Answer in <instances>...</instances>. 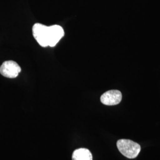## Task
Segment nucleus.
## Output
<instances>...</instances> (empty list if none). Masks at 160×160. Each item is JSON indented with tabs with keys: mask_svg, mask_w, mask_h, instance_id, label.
I'll use <instances>...</instances> for the list:
<instances>
[{
	"mask_svg": "<svg viewBox=\"0 0 160 160\" xmlns=\"http://www.w3.org/2000/svg\"><path fill=\"white\" fill-rule=\"evenodd\" d=\"M117 147L122 154L129 159L137 158L141 149L139 144L125 139L117 141Z\"/></svg>",
	"mask_w": 160,
	"mask_h": 160,
	"instance_id": "f257e3e1",
	"label": "nucleus"
},
{
	"mask_svg": "<svg viewBox=\"0 0 160 160\" xmlns=\"http://www.w3.org/2000/svg\"><path fill=\"white\" fill-rule=\"evenodd\" d=\"M48 28L49 26H46L40 23L34 24L32 28L34 39L42 47L49 46Z\"/></svg>",
	"mask_w": 160,
	"mask_h": 160,
	"instance_id": "f03ea898",
	"label": "nucleus"
},
{
	"mask_svg": "<svg viewBox=\"0 0 160 160\" xmlns=\"http://www.w3.org/2000/svg\"><path fill=\"white\" fill-rule=\"evenodd\" d=\"M21 70V67L18 64L13 61H5L0 67L1 74L9 78H16Z\"/></svg>",
	"mask_w": 160,
	"mask_h": 160,
	"instance_id": "7ed1b4c3",
	"label": "nucleus"
},
{
	"mask_svg": "<svg viewBox=\"0 0 160 160\" xmlns=\"http://www.w3.org/2000/svg\"><path fill=\"white\" fill-rule=\"evenodd\" d=\"M122 98L120 91L112 90L105 92L100 97V101L104 105L114 106L119 104Z\"/></svg>",
	"mask_w": 160,
	"mask_h": 160,
	"instance_id": "20e7f679",
	"label": "nucleus"
},
{
	"mask_svg": "<svg viewBox=\"0 0 160 160\" xmlns=\"http://www.w3.org/2000/svg\"><path fill=\"white\" fill-rule=\"evenodd\" d=\"M63 28L59 25H52L49 26L48 36H49V46L54 47L64 36Z\"/></svg>",
	"mask_w": 160,
	"mask_h": 160,
	"instance_id": "39448f33",
	"label": "nucleus"
},
{
	"mask_svg": "<svg viewBox=\"0 0 160 160\" xmlns=\"http://www.w3.org/2000/svg\"><path fill=\"white\" fill-rule=\"evenodd\" d=\"M72 160H92L91 152L86 148L75 149L72 156Z\"/></svg>",
	"mask_w": 160,
	"mask_h": 160,
	"instance_id": "423d86ee",
	"label": "nucleus"
}]
</instances>
